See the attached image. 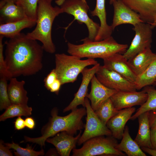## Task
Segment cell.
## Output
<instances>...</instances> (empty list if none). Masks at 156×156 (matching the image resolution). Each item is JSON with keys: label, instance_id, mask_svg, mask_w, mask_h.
<instances>
[{"label": "cell", "instance_id": "29", "mask_svg": "<svg viewBox=\"0 0 156 156\" xmlns=\"http://www.w3.org/2000/svg\"><path fill=\"white\" fill-rule=\"evenodd\" d=\"M119 111L115 108L110 98L94 112L103 123L106 125L108 120L117 114Z\"/></svg>", "mask_w": 156, "mask_h": 156}, {"label": "cell", "instance_id": "38", "mask_svg": "<svg viewBox=\"0 0 156 156\" xmlns=\"http://www.w3.org/2000/svg\"><path fill=\"white\" fill-rule=\"evenodd\" d=\"M151 139L152 148L156 149V125L151 128Z\"/></svg>", "mask_w": 156, "mask_h": 156}, {"label": "cell", "instance_id": "36", "mask_svg": "<svg viewBox=\"0 0 156 156\" xmlns=\"http://www.w3.org/2000/svg\"><path fill=\"white\" fill-rule=\"evenodd\" d=\"M62 85L61 81L58 79L51 86L49 90L51 92L58 94Z\"/></svg>", "mask_w": 156, "mask_h": 156}, {"label": "cell", "instance_id": "24", "mask_svg": "<svg viewBox=\"0 0 156 156\" xmlns=\"http://www.w3.org/2000/svg\"><path fill=\"white\" fill-rule=\"evenodd\" d=\"M37 20L27 17L17 21L0 24V35L9 38L19 34L23 29L36 25Z\"/></svg>", "mask_w": 156, "mask_h": 156}, {"label": "cell", "instance_id": "7", "mask_svg": "<svg viewBox=\"0 0 156 156\" xmlns=\"http://www.w3.org/2000/svg\"><path fill=\"white\" fill-rule=\"evenodd\" d=\"M63 13L73 15L78 22L85 24L88 31V38L94 40L100 28V25L90 18L88 14L89 8L82 0H66L61 5Z\"/></svg>", "mask_w": 156, "mask_h": 156}, {"label": "cell", "instance_id": "17", "mask_svg": "<svg viewBox=\"0 0 156 156\" xmlns=\"http://www.w3.org/2000/svg\"><path fill=\"white\" fill-rule=\"evenodd\" d=\"M81 130L75 137L68 134L65 131L59 132L49 138L46 141L53 144L59 155L61 156H69L71 151L75 148L76 145L81 136Z\"/></svg>", "mask_w": 156, "mask_h": 156}, {"label": "cell", "instance_id": "16", "mask_svg": "<svg viewBox=\"0 0 156 156\" xmlns=\"http://www.w3.org/2000/svg\"><path fill=\"white\" fill-rule=\"evenodd\" d=\"M138 14L145 23L151 24L156 14V0H120Z\"/></svg>", "mask_w": 156, "mask_h": 156}, {"label": "cell", "instance_id": "44", "mask_svg": "<svg viewBox=\"0 0 156 156\" xmlns=\"http://www.w3.org/2000/svg\"><path fill=\"white\" fill-rule=\"evenodd\" d=\"M66 0H56L55 1L56 3L59 6H60ZM83 2L87 3L86 0H82Z\"/></svg>", "mask_w": 156, "mask_h": 156}, {"label": "cell", "instance_id": "14", "mask_svg": "<svg viewBox=\"0 0 156 156\" xmlns=\"http://www.w3.org/2000/svg\"><path fill=\"white\" fill-rule=\"evenodd\" d=\"M103 66L118 73L135 84L138 77L133 72L123 55L116 53L103 59Z\"/></svg>", "mask_w": 156, "mask_h": 156}, {"label": "cell", "instance_id": "27", "mask_svg": "<svg viewBox=\"0 0 156 156\" xmlns=\"http://www.w3.org/2000/svg\"><path fill=\"white\" fill-rule=\"evenodd\" d=\"M156 79V56L145 71L137 77L135 83L137 90L152 85Z\"/></svg>", "mask_w": 156, "mask_h": 156}, {"label": "cell", "instance_id": "37", "mask_svg": "<svg viewBox=\"0 0 156 156\" xmlns=\"http://www.w3.org/2000/svg\"><path fill=\"white\" fill-rule=\"evenodd\" d=\"M14 126L16 130H19L23 129L26 127L25 120L21 116L18 117L14 122Z\"/></svg>", "mask_w": 156, "mask_h": 156}, {"label": "cell", "instance_id": "30", "mask_svg": "<svg viewBox=\"0 0 156 156\" xmlns=\"http://www.w3.org/2000/svg\"><path fill=\"white\" fill-rule=\"evenodd\" d=\"M10 149H13L15 151L14 153L17 156H42L44 154L43 149L39 151H36L31 146L27 144L26 147L23 148L21 147L18 144L12 142V143H4Z\"/></svg>", "mask_w": 156, "mask_h": 156}, {"label": "cell", "instance_id": "35", "mask_svg": "<svg viewBox=\"0 0 156 156\" xmlns=\"http://www.w3.org/2000/svg\"><path fill=\"white\" fill-rule=\"evenodd\" d=\"M10 148L5 145L3 141L1 140L0 141V156H12L13 154L10 150Z\"/></svg>", "mask_w": 156, "mask_h": 156}, {"label": "cell", "instance_id": "15", "mask_svg": "<svg viewBox=\"0 0 156 156\" xmlns=\"http://www.w3.org/2000/svg\"><path fill=\"white\" fill-rule=\"evenodd\" d=\"M90 82L91 90L86 97L90 101L91 106L95 111L117 91L104 85L98 79L95 75L92 77Z\"/></svg>", "mask_w": 156, "mask_h": 156}, {"label": "cell", "instance_id": "33", "mask_svg": "<svg viewBox=\"0 0 156 156\" xmlns=\"http://www.w3.org/2000/svg\"><path fill=\"white\" fill-rule=\"evenodd\" d=\"M4 37L0 36V78H5L10 80L12 77L8 71L3 56V46L2 40Z\"/></svg>", "mask_w": 156, "mask_h": 156}, {"label": "cell", "instance_id": "28", "mask_svg": "<svg viewBox=\"0 0 156 156\" xmlns=\"http://www.w3.org/2000/svg\"><path fill=\"white\" fill-rule=\"evenodd\" d=\"M0 116V121L16 116H28L32 114V108L27 104H11Z\"/></svg>", "mask_w": 156, "mask_h": 156}, {"label": "cell", "instance_id": "23", "mask_svg": "<svg viewBox=\"0 0 156 156\" xmlns=\"http://www.w3.org/2000/svg\"><path fill=\"white\" fill-rule=\"evenodd\" d=\"M0 24L19 21L27 17L23 8L13 2H8L0 8Z\"/></svg>", "mask_w": 156, "mask_h": 156}, {"label": "cell", "instance_id": "42", "mask_svg": "<svg viewBox=\"0 0 156 156\" xmlns=\"http://www.w3.org/2000/svg\"><path fill=\"white\" fill-rule=\"evenodd\" d=\"M20 0H1L0 2V8L8 2H13L16 3Z\"/></svg>", "mask_w": 156, "mask_h": 156}, {"label": "cell", "instance_id": "25", "mask_svg": "<svg viewBox=\"0 0 156 156\" xmlns=\"http://www.w3.org/2000/svg\"><path fill=\"white\" fill-rule=\"evenodd\" d=\"M116 148L128 156H146L140 147L131 138L127 126L125 127L121 141L118 144Z\"/></svg>", "mask_w": 156, "mask_h": 156}, {"label": "cell", "instance_id": "41", "mask_svg": "<svg viewBox=\"0 0 156 156\" xmlns=\"http://www.w3.org/2000/svg\"><path fill=\"white\" fill-rule=\"evenodd\" d=\"M142 150L144 152L152 156H156V149L147 147H141Z\"/></svg>", "mask_w": 156, "mask_h": 156}, {"label": "cell", "instance_id": "48", "mask_svg": "<svg viewBox=\"0 0 156 156\" xmlns=\"http://www.w3.org/2000/svg\"><path fill=\"white\" fill-rule=\"evenodd\" d=\"M49 0V1H50L51 2H52V1H53V0Z\"/></svg>", "mask_w": 156, "mask_h": 156}, {"label": "cell", "instance_id": "2", "mask_svg": "<svg viewBox=\"0 0 156 156\" xmlns=\"http://www.w3.org/2000/svg\"><path fill=\"white\" fill-rule=\"evenodd\" d=\"M71 111L68 115L61 116L58 115L57 109L55 107L53 108L49 122L42 129V135L36 138L25 136V141L36 143L43 147L44 146L47 138L59 132L65 131L72 135L76 134L78 131L81 130L84 127L82 119L86 114V110L84 107L77 108Z\"/></svg>", "mask_w": 156, "mask_h": 156}, {"label": "cell", "instance_id": "5", "mask_svg": "<svg viewBox=\"0 0 156 156\" xmlns=\"http://www.w3.org/2000/svg\"><path fill=\"white\" fill-rule=\"evenodd\" d=\"M81 59L75 55L64 53L55 54L54 69L62 85L73 83L77 80L79 74L87 66L98 63L94 59L82 60Z\"/></svg>", "mask_w": 156, "mask_h": 156}, {"label": "cell", "instance_id": "12", "mask_svg": "<svg viewBox=\"0 0 156 156\" xmlns=\"http://www.w3.org/2000/svg\"><path fill=\"white\" fill-rule=\"evenodd\" d=\"M114 14L111 25L113 30L117 26L129 24L133 26L144 23L139 14L125 4L120 0H115L112 3Z\"/></svg>", "mask_w": 156, "mask_h": 156}, {"label": "cell", "instance_id": "18", "mask_svg": "<svg viewBox=\"0 0 156 156\" xmlns=\"http://www.w3.org/2000/svg\"><path fill=\"white\" fill-rule=\"evenodd\" d=\"M135 111L134 107L122 109L108 120L106 126L113 137L118 140L122 138L125 125Z\"/></svg>", "mask_w": 156, "mask_h": 156}, {"label": "cell", "instance_id": "32", "mask_svg": "<svg viewBox=\"0 0 156 156\" xmlns=\"http://www.w3.org/2000/svg\"><path fill=\"white\" fill-rule=\"evenodd\" d=\"M0 110L6 109L11 105L8 92L7 80L5 78H0Z\"/></svg>", "mask_w": 156, "mask_h": 156}, {"label": "cell", "instance_id": "49", "mask_svg": "<svg viewBox=\"0 0 156 156\" xmlns=\"http://www.w3.org/2000/svg\"></svg>", "mask_w": 156, "mask_h": 156}, {"label": "cell", "instance_id": "11", "mask_svg": "<svg viewBox=\"0 0 156 156\" xmlns=\"http://www.w3.org/2000/svg\"><path fill=\"white\" fill-rule=\"evenodd\" d=\"M148 95L143 89L141 91H117L110 98L114 107L118 110L135 105H142Z\"/></svg>", "mask_w": 156, "mask_h": 156}, {"label": "cell", "instance_id": "10", "mask_svg": "<svg viewBox=\"0 0 156 156\" xmlns=\"http://www.w3.org/2000/svg\"><path fill=\"white\" fill-rule=\"evenodd\" d=\"M98 79L110 89L120 91H135V85L113 71L100 66L95 74Z\"/></svg>", "mask_w": 156, "mask_h": 156}, {"label": "cell", "instance_id": "20", "mask_svg": "<svg viewBox=\"0 0 156 156\" xmlns=\"http://www.w3.org/2000/svg\"><path fill=\"white\" fill-rule=\"evenodd\" d=\"M91 14L93 16L98 17L100 22V29L94 40H101L111 36L113 30L111 25L107 22L105 0H96L95 8Z\"/></svg>", "mask_w": 156, "mask_h": 156}, {"label": "cell", "instance_id": "26", "mask_svg": "<svg viewBox=\"0 0 156 156\" xmlns=\"http://www.w3.org/2000/svg\"><path fill=\"white\" fill-rule=\"evenodd\" d=\"M143 89L147 94V99L137 110L135 113L132 116L130 119L131 120H135L144 112L156 109V89L150 86H147L144 87Z\"/></svg>", "mask_w": 156, "mask_h": 156}, {"label": "cell", "instance_id": "46", "mask_svg": "<svg viewBox=\"0 0 156 156\" xmlns=\"http://www.w3.org/2000/svg\"><path fill=\"white\" fill-rule=\"evenodd\" d=\"M115 0H110L109 1L110 4H112V3Z\"/></svg>", "mask_w": 156, "mask_h": 156}, {"label": "cell", "instance_id": "34", "mask_svg": "<svg viewBox=\"0 0 156 156\" xmlns=\"http://www.w3.org/2000/svg\"><path fill=\"white\" fill-rule=\"evenodd\" d=\"M58 79L57 73L55 69H53L44 79V82L45 88L49 90L51 86Z\"/></svg>", "mask_w": 156, "mask_h": 156}, {"label": "cell", "instance_id": "3", "mask_svg": "<svg viewBox=\"0 0 156 156\" xmlns=\"http://www.w3.org/2000/svg\"><path fill=\"white\" fill-rule=\"evenodd\" d=\"M51 3L49 0H38L36 27L26 35L31 39L40 41L44 50L52 54L56 51L51 35L53 23L55 17L63 12L60 7H53Z\"/></svg>", "mask_w": 156, "mask_h": 156}, {"label": "cell", "instance_id": "8", "mask_svg": "<svg viewBox=\"0 0 156 156\" xmlns=\"http://www.w3.org/2000/svg\"><path fill=\"white\" fill-rule=\"evenodd\" d=\"M85 102L86 110V122L84 131L77 142L79 146L94 137L112 135L111 131L98 117L92 108L88 99L86 97L85 98Z\"/></svg>", "mask_w": 156, "mask_h": 156}, {"label": "cell", "instance_id": "6", "mask_svg": "<svg viewBox=\"0 0 156 156\" xmlns=\"http://www.w3.org/2000/svg\"><path fill=\"white\" fill-rule=\"evenodd\" d=\"M80 148H74L73 156L97 155L125 156L126 154L116 148L118 144L112 135L99 136L91 138L83 143Z\"/></svg>", "mask_w": 156, "mask_h": 156}, {"label": "cell", "instance_id": "31", "mask_svg": "<svg viewBox=\"0 0 156 156\" xmlns=\"http://www.w3.org/2000/svg\"><path fill=\"white\" fill-rule=\"evenodd\" d=\"M38 0H20L16 4L23 9L26 16L31 19L37 20Z\"/></svg>", "mask_w": 156, "mask_h": 156}, {"label": "cell", "instance_id": "21", "mask_svg": "<svg viewBox=\"0 0 156 156\" xmlns=\"http://www.w3.org/2000/svg\"><path fill=\"white\" fill-rule=\"evenodd\" d=\"M10 80L8 92L11 104H27L28 98L24 87L25 81H18L16 77H12Z\"/></svg>", "mask_w": 156, "mask_h": 156}, {"label": "cell", "instance_id": "13", "mask_svg": "<svg viewBox=\"0 0 156 156\" xmlns=\"http://www.w3.org/2000/svg\"><path fill=\"white\" fill-rule=\"evenodd\" d=\"M100 66L99 64L98 63L91 68L86 67L82 71V80L80 86L77 92L75 94L73 100L64 109L63 112L74 109L79 105H82L85 107V99L88 94L89 84Z\"/></svg>", "mask_w": 156, "mask_h": 156}, {"label": "cell", "instance_id": "1", "mask_svg": "<svg viewBox=\"0 0 156 156\" xmlns=\"http://www.w3.org/2000/svg\"><path fill=\"white\" fill-rule=\"evenodd\" d=\"M5 44V60L12 77L32 75L41 70L44 50L36 40L20 33Z\"/></svg>", "mask_w": 156, "mask_h": 156}, {"label": "cell", "instance_id": "9", "mask_svg": "<svg viewBox=\"0 0 156 156\" xmlns=\"http://www.w3.org/2000/svg\"><path fill=\"white\" fill-rule=\"evenodd\" d=\"M135 35L129 47L123 54L127 60L148 48H151L153 29L150 24L141 23L133 26Z\"/></svg>", "mask_w": 156, "mask_h": 156}, {"label": "cell", "instance_id": "40", "mask_svg": "<svg viewBox=\"0 0 156 156\" xmlns=\"http://www.w3.org/2000/svg\"><path fill=\"white\" fill-rule=\"evenodd\" d=\"M26 127L30 129H33L35 126V122L34 119L31 117H27L25 120Z\"/></svg>", "mask_w": 156, "mask_h": 156}, {"label": "cell", "instance_id": "47", "mask_svg": "<svg viewBox=\"0 0 156 156\" xmlns=\"http://www.w3.org/2000/svg\"><path fill=\"white\" fill-rule=\"evenodd\" d=\"M154 86H156V79L155 80V81H154L153 84H152Z\"/></svg>", "mask_w": 156, "mask_h": 156}, {"label": "cell", "instance_id": "45", "mask_svg": "<svg viewBox=\"0 0 156 156\" xmlns=\"http://www.w3.org/2000/svg\"><path fill=\"white\" fill-rule=\"evenodd\" d=\"M151 25L153 29L155 27H156V14L155 16L153 23Z\"/></svg>", "mask_w": 156, "mask_h": 156}, {"label": "cell", "instance_id": "19", "mask_svg": "<svg viewBox=\"0 0 156 156\" xmlns=\"http://www.w3.org/2000/svg\"><path fill=\"white\" fill-rule=\"evenodd\" d=\"M151 48L146 49L127 60L131 68L138 77L145 71L156 56Z\"/></svg>", "mask_w": 156, "mask_h": 156}, {"label": "cell", "instance_id": "4", "mask_svg": "<svg viewBox=\"0 0 156 156\" xmlns=\"http://www.w3.org/2000/svg\"><path fill=\"white\" fill-rule=\"evenodd\" d=\"M82 41L83 43L78 45L68 42V53L81 58L103 59L115 53L123 54L128 47L127 44L118 43L111 36L100 41L92 40L88 37Z\"/></svg>", "mask_w": 156, "mask_h": 156}, {"label": "cell", "instance_id": "22", "mask_svg": "<svg viewBox=\"0 0 156 156\" xmlns=\"http://www.w3.org/2000/svg\"><path fill=\"white\" fill-rule=\"evenodd\" d=\"M149 111L144 112L137 118L139 129L134 140L141 147L152 148L151 139V127L149 119Z\"/></svg>", "mask_w": 156, "mask_h": 156}, {"label": "cell", "instance_id": "39", "mask_svg": "<svg viewBox=\"0 0 156 156\" xmlns=\"http://www.w3.org/2000/svg\"><path fill=\"white\" fill-rule=\"evenodd\" d=\"M149 119L151 128L156 125V109L149 111Z\"/></svg>", "mask_w": 156, "mask_h": 156}, {"label": "cell", "instance_id": "43", "mask_svg": "<svg viewBox=\"0 0 156 156\" xmlns=\"http://www.w3.org/2000/svg\"><path fill=\"white\" fill-rule=\"evenodd\" d=\"M47 155H59L57 150L56 151L53 150L52 149L48 151L46 154Z\"/></svg>", "mask_w": 156, "mask_h": 156}]
</instances>
